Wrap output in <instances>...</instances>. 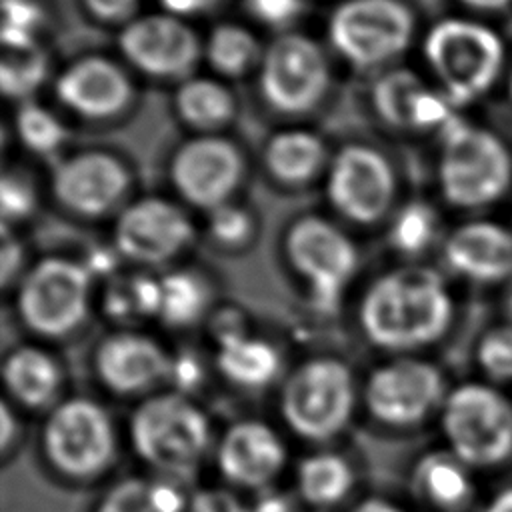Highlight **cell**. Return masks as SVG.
<instances>
[{
    "mask_svg": "<svg viewBox=\"0 0 512 512\" xmlns=\"http://www.w3.org/2000/svg\"><path fill=\"white\" fill-rule=\"evenodd\" d=\"M210 290L202 276L192 270H172L160 276L158 318L172 328L196 324L208 310Z\"/></svg>",
    "mask_w": 512,
    "mask_h": 512,
    "instance_id": "obj_31",
    "label": "cell"
},
{
    "mask_svg": "<svg viewBox=\"0 0 512 512\" xmlns=\"http://www.w3.org/2000/svg\"><path fill=\"white\" fill-rule=\"evenodd\" d=\"M130 182V170L118 156L106 150H82L56 166L50 186L64 210L92 220L116 210Z\"/></svg>",
    "mask_w": 512,
    "mask_h": 512,
    "instance_id": "obj_17",
    "label": "cell"
},
{
    "mask_svg": "<svg viewBox=\"0 0 512 512\" xmlns=\"http://www.w3.org/2000/svg\"><path fill=\"white\" fill-rule=\"evenodd\" d=\"M444 260L472 282H500L512 274V232L496 222H468L446 238Z\"/></svg>",
    "mask_w": 512,
    "mask_h": 512,
    "instance_id": "obj_22",
    "label": "cell"
},
{
    "mask_svg": "<svg viewBox=\"0 0 512 512\" xmlns=\"http://www.w3.org/2000/svg\"><path fill=\"white\" fill-rule=\"evenodd\" d=\"M414 492L428 504L452 512L462 508L472 494L464 464L454 454H426L412 472Z\"/></svg>",
    "mask_w": 512,
    "mask_h": 512,
    "instance_id": "obj_28",
    "label": "cell"
},
{
    "mask_svg": "<svg viewBox=\"0 0 512 512\" xmlns=\"http://www.w3.org/2000/svg\"><path fill=\"white\" fill-rule=\"evenodd\" d=\"M0 446H2V452L6 454L12 446V442L16 440L18 436V422L12 414V408L8 402H2V412H0Z\"/></svg>",
    "mask_w": 512,
    "mask_h": 512,
    "instance_id": "obj_47",
    "label": "cell"
},
{
    "mask_svg": "<svg viewBox=\"0 0 512 512\" xmlns=\"http://www.w3.org/2000/svg\"><path fill=\"white\" fill-rule=\"evenodd\" d=\"M452 312V296L438 272L404 266L370 282L358 304V324L372 346L408 354L436 342L448 330Z\"/></svg>",
    "mask_w": 512,
    "mask_h": 512,
    "instance_id": "obj_1",
    "label": "cell"
},
{
    "mask_svg": "<svg viewBox=\"0 0 512 512\" xmlns=\"http://www.w3.org/2000/svg\"><path fill=\"white\" fill-rule=\"evenodd\" d=\"M40 446L54 472L86 482L104 474L116 458V430L108 410L84 396L52 406L40 432Z\"/></svg>",
    "mask_w": 512,
    "mask_h": 512,
    "instance_id": "obj_7",
    "label": "cell"
},
{
    "mask_svg": "<svg viewBox=\"0 0 512 512\" xmlns=\"http://www.w3.org/2000/svg\"><path fill=\"white\" fill-rule=\"evenodd\" d=\"M250 512H302L298 508V504L284 496V494H268V496H262L252 508Z\"/></svg>",
    "mask_w": 512,
    "mask_h": 512,
    "instance_id": "obj_46",
    "label": "cell"
},
{
    "mask_svg": "<svg viewBox=\"0 0 512 512\" xmlns=\"http://www.w3.org/2000/svg\"><path fill=\"white\" fill-rule=\"evenodd\" d=\"M290 268L304 280L316 310H338L358 268L354 242L326 218L308 214L290 224L284 236Z\"/></svg>",
    "mask_w": 512,
    "mask_h": 512,
    "instance_id": "obj_9",
    "label": "cell"
},
{
    "mask_svg": "<svg viewBox=\"0 0 512 512\" xmlns=\"http://www.w3.org/2000/svg\"><path fill=\"white\" fill-rule=\"evenodd\" d=\"M118 50L144 76L180 84L192 76L202 44L182 18L162 12L136 16L124 24L118 34Z\"/></svg>",
    "mask_w": 512,
    "mask_h": 512,
    "instance_id": "obj_15",
    "label": "cell"
},
{
    "mask_svg": "<svg viewBox=\"0 0 512 512\" xmlns=\"http://www.w3.org/2000/svg\"><path fill=\"white\" fill-rule=\"evenodd\" d=\"M356 384L346 362L316 356L298 364L280 388L278 410L284 424L310 442L336 438L352 420Z\"/></svg>",
    "mask_w": 512,
    "mask_h": 512,
    "instance_id": "obj_5",
    "label": "cell"
},
{
    "mask_svg": "<svg viewBox=\"0 0 512 512\" xmlns=\"http://www.w3.org/2000/svg\"><path fill=\"white\" fill-rule=\"evenodd\" d=\"M14 128L22 146L38 156L54 154L66 140V128L60 118L32 100L20 104L14 116Z\"/></svg>",
    "mask_w": 512,
    "mask_h": 512,
    "instance_id": "obj_32",
    "label": "cell"
},
{
    "mask_svg": "<svg viewBox=\"0 0 512 512\" xmlns=\"http://www.w3.org/2000/svg\"><path fill=\"white\" fill-rule=\"evenodd\" d=\"M326 198L336 214L358 226L380 222L396 198L390 160L370 144L350 142L330 158Z\"/></svg>",
    "mask_w": 512,
    "mask_h": 512,
    "instance_id": "obj_12",
    "label": "cell"
},
{
    "mask_svg": "<svg viewBox=\"0 0 512 512\" xmlns=\"http://www.w3.org/2000/svg\"><path fill=\"white\" fill-rule=\"evenodd\" d=\"M194 238L188 214L160 196H146L122 208L114 224V250L130 262L162 266L182 254Z\"/></svg>",
    "mask_w": 512,
    "mask_h": 512,
    "instance_id": "obj_16",
    "label": "cell"
},
{
    "mask_svg": "<svg viewBox=\"0 0 512 512\" xmlns=\"http://www.w3.org/2000/svg\"><path fill=\"white\" fill-rule=\"evenodd\" d=\"M104 310L108 312L110 318H130V316H138L136 314V306H134V298L130 292V284L128 280L124 284H116L114 288H110L104 296Z\"/></svg>",
    "mask_w": 512,
    "mask_h": 512,
    "instance_id": "obj_44",
    "label": "cell"
},
{
    "mask_svg": "<svg viewBox=\"0 0 512 512\" xmlns=\"http://www.w3.org/2000/svg\"><path fill=\"white\" fill-rule=\"evenodd\" d=\"M508 90H510V98H512V74H510V84H508Z\"/></svg>",
    "mask_w": 512,
    "mask_h": 512,
    "instance_id": "obj_51",
    "label": "cell"
},
{
    "mask_svg": "<svg viewBox=\"0 0 512 512\" xmlns=\"http://www.w3.org/2000/svg\"><path fill=\"white\" fill-rule=\"evenodd\" d=\"M186 512H250L240 498L226 488H200L188 496Z\"/></svg>",
    "mask_w": 512,
    "mask_h": 512,
    "instance_id": "obj_41",
    "label": "cell"
},
{
    "mask_svg": "<svg viewBox=\"0 0 512 512\" xmlns=\"http://www.w3.org/2000/svg\"><path fill=\"white\" fill-rule=\"evenodd\" d=\"M510 312H512V296H510Z\"/></svg>",
    "mask_w": 512,
    "mask_h": 512,
    "instance_id": "obj_52",
    "label": "cell"
},
{
    "mask_svg": "<svg viewBox=\"0 0 512 512\" xmlns=\"http://www.w3.org/2000/svg\"><path fill=\"white\" fill-rule=\"evenodd\" d=\"M168 172L174 190L186 204L212 212L228 204L240 186L244 156L224 136L198 134L174 152Z\"/></svg>",
    "mask_w": 512,
    "mask_h": 512,
    "instance_id": "obj_14",
    "label": "cell"
},
{
    "mask_svg": "<svg viewBox=\"0 0 512 512\" xmlns=\"http://www.w3.org/2000/svg\"><path fill=\"white\" fill-rule=\"evenodd\" d=\"M438 136V186L448 204L480 208L504 196L512 182V156L496 134L456 116Z\"/></svg>",
    "mask_w": 512,
    "mask_h": 512,
    "instance_id": "obj_4",
    "label": "cell"
},
{
    "mask_svg": "<svg viewBox=\"0 0 512 512\" xmlns=\"http://www.w3.org/2000/svg\"><path fill=\"white\" fill-rule=\"evenodd\" d=\"M214 364L230 384L248 390L266 388L282 370V358L274 344L248 332L218 340Z\"/></svg>",
    "mask_w": 512,
    "mask_h": 512,
    "instance_id": "obj_24",
    "label": "cell"
},
{
    "mask_svg": "<svg viewBox=\"0 0 512 512\" xmlns=\"http://www.w3.org/2000/svg\"><path fill=\"white\" fill-rule=\"evenodd\" d=\"M48 76V54L40 48L6 50L0 64V86L6 98L24 100L32 96Z\"/></svg>",
    "mask_w": 512,
    "mask_h": 512,
    "instance_id": "obj_33",
    "label": "cell"
},
{
    "mask_svg": "<svg viewBox=\"0 0 512 512\" xmlns=\"http://www.w3.org/2000/svg\"><path fill=\"white\" fill-rule=\"evenodd\" d=\"M158 2L164 8V12L184 20V18L214 10L222 0H158Z\"/></svg>",
    "mask_w": 512,
    "mask_h": 512,
    "instance_id": "obj_45",
    "label": "cell"
},
{
    "mask_svg": "<svg viewBox=\"0 0 512 512\" xmlns=\"http://www.w3.org/2000/svg\"><path fill=\"white\" fill-rule=\"evenodd\" d=\"M92 300V272L80 260L46 256L34 262L16 288L20 322L36 336L66 338L76 332Z\"/></svg>",
    "mask_w": 512,
    "mask_h": 512,
    "instance_id": "obj_6",
    "label": "cell"
},
{
    "mask_svg": "<svg viewBox=\"0 0 512 512\" xmlns=\"http://www.w3.org/2000/svg\"><path fill=\"white\" fill-rule=\"evenodd\" d=\"M264 168L284 186L312 182L326 164V146L316 132L304 128L280 130L264 144Z\"/></svg>",
    "mask_w": 512,
    "mask_h": 512,
    "instance_id": "obj_25",
    "label": "cell"
},
{
    "mask_svg": "<svg viewBox=\"0 0 512 512\" xmlns=\"http://www.w3.org/2000/svg\"><path fill=\"white\" fill-rule=\"evenodd\" d=\"M370 104L376 116L396 130L440 132L458 116L442 90L428 86L408 68L382 72L370 88Z\"/></svg>",
    "mask_w": 512,
    "mask_h": 512,
    "instance_id": "obj_20",
    "label": "cell"
},
{
    "mask_svg": "<svg viewBox=\"0 0 512 512\" xmlns=\"http://www.w3.org/2000/svg\"><path fill=\"white\" fill-rule=\"evenodd\" d=\"M210 238L224 248H242L254 234L252 214L232 202L208 212Z\"/></svg>",
    "mask_w": 512,
    "mask_h": 512,
    "instance_id": "obj_36",
    "label": "cell"
},
{
    "mask_svg": "<svg viewBox=\"0 0 512 512\" xmlns=\"http://www.w3.org/2000/svg\"><path fill=\"white\" fill-rule=\"evenodd\" d=\"M24 262V248L18 242V238H14L10 234V228H2V250H0V278H2V286L6 288L12 280H16V276L20 274Z\"/></svg>",
    "mask_w": 512,
    "mask_h": 512,
    "instance_id": "obj_43",
    "label": "cell"
},
{
    "mask_svg": "<svg viewBox=\"0 0 512 512\" xmlns=\"http://www.w3.org/2000/svg\"><path fill=\"white\" fill-rule=\"evenodd\" d=\"M2 382L8 396L24 408L50 406L62 388V368L44 348L22 344L2 362Z\"/></svg>",
    "mask_w": 512,
    "mask_h": 512,
    "instance_id": "obj_23",
    "label": "cell"
},
{
    "mask_svg": "<svg viewBox=\"0 0 512 512\" xmlns=\"http://www.w3.org/2000/svg\"><path fill=\"white\" fill-rule=\"evenodd\" d=\"M174 112L188 128L216 134L234 120L236 98L216 78L190 76L174 92Z\"/></svg>",
    "mask_w": 512,
    "mask_h": 512,
    "instance_id": "obj_26",
    "label": "cell"
},
{
    "mask_svg": "<svg viewBox=\"0 0 512 512\" xmlns=\"http://www.w3.org/2000/svg\"><path fill=\"white\" fill-rule=\"evenodd\" d=\"M422 52L438 90L456 106L482 98L498 80L504 64L500 36L470 18L438 20L424 36Z\"/></svg>",
    "mask_w": 512,
    "mask_h": 512,
    "instance_id": "obj_3",
    "label": "cell"
},
{
    "mask_svg": "<svg viewBox=\"0 0 512 512\" xmlns=\"http://www.w3.org/2000/svg\"><path fill=\"white\" fill-rule=\"evenodd\" d=\"M438 236V216L426 202L404 204L390 224V244L406 256L422 254Z\"/></svg>",
    "mask_w": 512,
    "mask_h": 512,
    "instance_id": "obj_34",
    "label": "cell"
},
{
    "mask_svg": "<svg viewBox=\"0 0 512 512\" xmlns=\"http://www.w3.org/2000/svg\"><path fill=\"white\" fill-rule=\"evenodd\" d=\"M350 512H406V510L386 498L370 496L366 500H360Z\"/></svg>",
    "mask_w": 512,
    "mask_h": 512,
    "instance_id": "obj_48",
    "label": "cell"
},
{
    "mask_svg": "<svg viewBox=\"0 0 512 512\" xmlns=\"http://www.w3.org/2000/svg\"><path fill=\"white\" fill-rule=\"evenodd\" d=\"M484 512H512V488L500 492Z\"/></svg>",
    "mask_w": 512,
    "mask_h": 512,
    "instance_id": "obj_50",
    "label": "cell"
},
{
    "mask_svg": "<svg viewBox=\"0 0 512 512\" xmlns=\"http://www.w3.org/2000/svg\"><path fill=\"white\" fill-rule=\"evenodd\" d=\"M42 8L34 0H2V44L4 50H28L36 46V30Z\"/></svg>",
    "mask_w": 512,
    "mask_h": 512,
    "instance_id": "obj_35",
    "label": "cell"
},
{
    "mask_svg": "<svg viewBox=\"0 0 512 512\" xmlns=\"http://www.w3.org/2000/svg\"><path fill=\"white\" fill-rule=\"evenodd\" d=\"M204 376H206L204 364L194 352H180V354L172 356L168 382L174 384V388H176L174 392L188 396L192 390H196L202 384Z\"/></svg>",
    "mask_w": 512,
    "mask_h": 512,
    "instance_id": "obj_40",
    "label": "cell"
},
{
    "mask_svg": "<svg viewBox=\"0 0 512 512\" xmlns=\"http://www.w3.org/2000/svg\"><path fill=\"white\" fill-rule=\"evenodd\" d=\"M444 376L428 360L400 356L376 366L362 388L374 420L394 428L416 426L444 404Z\"/></svg>",
    "mask_w": 512,
    "mask_h": 512,
    "instance_id": "obj_13",
    "label": "cell"
},
{
    "mask_svg": "<svg viewBox=\"0 0 512 512\" xmlns=\"http://www.w3.org/2000/svg\"><path fill=\"white\" fill-rule=\"evenodd\" d=\"M128 432L136 456L174 482L192 476L210 448L206 412L174 390L142 400L130 416Z\"/></svg>",
    "mask_w": 512,
    "mask_h": 512,
    "instance_id": "obj_2",
    "label": "cell"
},
{
    "mask_svg": "<svg viewBox=\"0 0 512 512\" xmlns=\"http://www.w3.org/2000/svg\"><path fill=\"white\" fill-rule=\"evenodd\" d=\"M86 12L104 24H128L136 18L140 0H82Z\"/></svg>",
    "mask_w": 512,
    "mask_h": 512,
    "instance_id": "obj_42",
    "label": "cell"
},
{
    "mask_svg": "<svg viewBox=\"0 0 512 512\" xmlns=\"http://www.w3.org/2000/svg\"><path fill=\"white\" fill-rule=\"evenodd\" d=\"M248 12L270 28H284L298 18L302 0H246Z\"/></svg>",
    "mask_w": 512,
    "mask_h": 512,
    "instance_id": "obj_39",
    "label": "cell"
},
{
    "mask_svg": "<svg viewBox=\"0 0 512 512\" xmlns=\"http://www.w3.org/2000/svg\"><path fill=\"white\" fill-rule=\"evenodd\" d=\"M354 486L350 462L336 452H314L296 466V490L304 504L330 508L342 502Z\"/></svg>",
    "mask_w": 512,
    "mask_h": 512,
    "instance_id": "obj_27",
    "label": "cell"
},
{
    "mask_svg": "<svg viewBox=\"0 0 512 512\" xmlns=\"http://www.w3.org/2000/svg\"><path fill=\"white\" fill-rule=\"evenodd\" d=\"M286 444L268 422L244 418L226 428L214 458L220 476L240 488L256 490L276 480L286 466Z\"/></svg>",
    "mask_w": 512,
    "mask_h": 512,
    "instance_id": "obj_19",
    "label": "cell"
},
{
    "mask_svg": "<svg viewBox=\"0 0 512 512\" xmlns=\"http://www.w3.org/2000/svg\"><path fill=\"white\" fill-rule=\"evenodd\" d=\"M478 362L494 380H512V328L500 326L486 332L478 344Z\"/></svg>",
    "mask_w": 512,
    "mask_h": 512,
    "instance_id": "obj_38",
    "label": "cell"
},
{
    "mask_svg": "<svg viewBox=\"0 0 512 512\" xmlns=\"http://www.w3.org/2000/svg\"><path fill=\"white\" fill-rule=\"evenodd\" d=\"M330 86V66L322 48L306 34L276 36L258 66V90L266 106L284 116L314 110Z\"/></svg>",
    "mask_w": 512,
    "mask_h": 512,
    "instance_id": "obj_11",
    "label": "cell"
},
{
    "mask_svg": "<svg viewBox=\"0 0 512 512\" xmlns=\"http://www.w3.org/2000/svg\"><path fill=\"white\" fill-rule=\"evenodd\" d=\"M2 228H10L28 218L36 208V190L30 180L18 172H4L0 182Z\"/></svg>",
    "mask_w": 512,
    "mask_h": 512,
    "instance_id": "obj_37",
    "label": "cell"
},
{
    "mask_svg": "<svg viewBox=\"0 0 512 512\" xmlns=\"http://www.w3.org/2000/svg\"><path fill=\"white\" fill-rule=\"evenodd\" d=\"M442 432L452 454L470 466H496L512 454V406L482 384L454 388L442 404Z\"/></svg>",
    "mask_w": 512,
    "mask_h": 512,
    "instance_id": "obj_10",
    "label": "cell"
},
{
    "mask_svg": "<svg viewBox=\"0 0 512 512\" xmlns=\"http://www.w3.org/2000/svg\"><path fill=\"white\" fill-rule=\"evenodd\" d=\"M170 362L154 338L128 330L108 334L94 350L96 378L118 396L144 394L168 382Z\"/></svg>",
    "mask_w": 512,
    "mask_h": 512,
    "instance_id": "obj_21",
    "label": "cell"
},
{
    "mask_svg": "<svg viewBox=\"0 0 512 512\" xmlns=\"http://www.w3.org/2000/svg\"><path fill=\"white\" fill-rule=\"evenodd\" d=\"M54 94L58 102L76 116L108 120L130 106L134 86L118 62L90 54L74 60L58 74Z\"/></svg>",
    "mask_w": 512,
    "mask_h": 512,
    "instance_id": "obj_18",
    "label": "cell"
},
{
    "mask_svg": "<svg viewBox=\"0 0 512 512\" xmlns=\"http://www.w3.org/2000/svg\"><path fill=\"white\" fill-rule=\"evenodd\" d=\"M264 50L258 38L242 24L222 22L214 26L204 44L210 68L224 78H240L260 66Z\"/></svg>",
    "mask_w": 512,
    "mask_h": 512,
    "instance_id": "obj_30",
    "label": "cell"
},
{
    "mask_svg": "<svg viewBox=\"0 0 512 512\" xmlns=\"http://www.w3.org/2000/svg\"><path fill=\"white\" fill-rule=\"evenodd\" d=\"M188 498L168 478H124L96 504L94 512H186Z\"/></svg>",
    "mask_w": 512,
    "mask_h": 512,
    "instance_id": "obj_29",
    "label": "cell"
},
{
    "mask_svg": "<svg viewBox=\"0 0 512 512\" xmlns=\"http://www.w3.org/2000/svg\"><path fill=\"white\" fill-rule=\"evenodd\" d=\"M464 6L480 12H496L502 10L510 0H460Z\"/></svg>",
    "mask_w": 512,
    "mask_h": 512,
    "instance_id": "obj_49",
    "label": "cell"
},
{
    "mask_svg": "<svg viewBox=\"0 0 512 512\" xmlns=\"http://www.w3.org/2000/svg\"><path fill=\"white\" fill-rule=\"evenodd\" d=\"M328 40L354 68L386 66L414 38V14L402 0H344L328 18Z\"/></svg>",
    "mask_w": 512,
    "mask_h": 512,
    "instance_id": "obj_8",
    "label": "cell"
}]
</instances>
